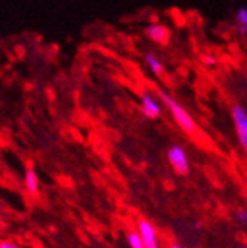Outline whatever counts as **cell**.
I'll use <instances>...</instances> for the list:
<instances>
[{
	"label": "cell",
	"mask_w": 247,
	"mask_h": 248,
	"mask_svg": "<svg viewBox=\"0 0 247 248\" xmlns=\"http://www.w3.org/2000/svg\"><path fill=\"white\" fill-rule=\"evenodd\" d=\"M234 219L237 223L240 225H247V210L246 208H240L234 213Z\"/></svg>",
	"instance_id": "10"
},
{
	"label": "cell",
	"mask_w": 247,
	"mask_h": 248,
	"mask_svg": "<svg viewBox=\"0 0 247 248\" xmlns=\"http://www.w3.org/2000/svg\"><path fill=\"white\" fill-rule=\"evenodd\" d=\"M169 248H183V247H182V245H179V244H172Z\"/></svg>",
	"instance_id": "14"
},
{
	"label": "cell",
	"mask_w": 247,
	"mask_h": 248,
	"mask_svg": "<svg viewBox=\"0 0 247 248\" xmlns=\"http://www.w3.org/2000/svg\"><path fill=\"white\" fill-rule=\"evenodd\" d=\"M138 232L142 236L145 248H160L157 231L152 226V223H149L148 220H139L138 222Z\"/></svg>",
	"instance_id": "4"
},
{
	"label": "cell",
	"mask_w": 247,
	"mask_h": 248,
	"mask_svg": "<svg viewBox=\"0 0 247 248\" xmlns=\"http://www.w3.org/2000/svg\"><path fill=\"white\" fill-rule=\"evenodd\" d=\"M204 62H206V64H214V62H216V59H214V56H212V55H204Z\"/></svg>",
	"instance_id": "12"
},
{
	"label": "cell",
	"mask_w": 247,
	"mask_h": 248,
	"mask_svg": "<svg viewBox=\"0 0 247 248\" xmlns=\"http://www.w3.org/2000/svg\"><path fill=\"white\" fill-rule=\"evenodd\" d=\"M167 160L172 170L178 176H187L190 173V160L181 145H172L167 151Z\"/></svg>",
	"instance_id": "2"
},
{
	"label": "cell",
	"mask_w": 247,
	"mask_h": 248,
	"mask_svg": "<svg viewBox=\"0 0 247 248\" xmlns=\"http://www.w3.org/2000/svg\"><path fill=\"white\" fill-rule=\"evenodd\" d=\"M238 31H240L241 34H246L247 33V25H240L238 27Z\"/></svg>",
	"instance_id": "13"
},
{
	"label": "cell",
	"mask_w": 247,
	"mask_h": 248,
	"mask_svg": "<svg viewBox=\"0 0 247 248\" xmlns=\"http://www.w3.org/2000/svg\"><path fill=\"white\" fill-rule=\"evenodd\" d=\"M145 34L157 43H167L169 37H170V33L169 30L165 27V25H160V24H151L145 28Z\"/></svg>",
	"instance_id": "6"
},
{
	"label": "cell",
	"mask_w": 247,
	"mask_h": 248,
	"mask_svg": "<svg viewBox=\"0 0 247 248\" xmlns=\"http://www.w3.org/2000/svg\"><path fill=\"white\" fill-rule=\"evenodd\" d=\"M126 239H128V244L131 248H145L142 236L139 235V232H128Z\"/></svg>",
	"instance_id": "9"
},
{
	"label": "cell",
	"mask_w": 247,
	"mask_h": 248,
	"mask_svg": "<svg viewBox=\"0 0 247 248\" xmlns=\"http://www.w3.org/2000/svg\"><path fill=\"white\" fill-rule=\"evenodd\" d=\"M0 248H21L19 245H16L15 242H11V241H3L0 244Z\"/></svg>",
	"instance_id": "11"
},
{
	"label": "cell",
	"mask_w": 247,
	"mask_h": 248,
	"mask_svg": "<svg viewBox=\"0 0 247 248\" xmlns=\"http://www.w3.org/2000/svg\"><path fill=\"white\" fill-rule=\"evenodd\" d=\"M144 59L147 62V65L149 67V70L154 73V74H157V76H162L163 71H165V65H163V62L154 55L151 52H145L144 53Z\"/></svg>",
	"instance_id": "7"
},
{
	"label": "cell",
	"mask_w": 247,
	"mask_h": 248,
	"mask_svg": "<svg viewBox=\"0 0 247 248\" xmlns=\"http://www.w3.org/2000/svg\"><path fill=\"white\" fill-rule=\"evenodd\" d=\"M141 108H142V112L147 118H151V120H156L162 115V105L160 102L154 98L149 93H142L141 96Z\"/></svg>",
	"instance_id": "5"
},
{
	"label": "cell",
	"mask_w": 247,
	"mask_h": 248,
	"mask_svg": "<svg viewBox=\"0 0 247 248\" xmlns=\"http://www.w3.org/2000/svg\"><path fill=\"white\" fill-rule=\"evenodd\" d=\"M160 98L163 101V104L167 107V109L170 111L175 123L178 126L187 133V135H197L198 129H197V124L194 121V118L191 117V114L185 109L175 98H172L169 93L166 92H160Z\"/></svg>",
	"instance_id": "1"
},
{
	"label": "cell",
	"mask_w": 247,
	"mask_h": 248,
	"mask_svg": "<svg viewBox=\"0 0 247 248\" xmlns=\"http://www.w3.org/2000/svg\"><path fill=\"white\" fill-rule=\"evenodd\" d=\"M25 186H27V191L32 194V195H37L39 192V179L37 174L34 171V169H28L25 173Z\"/></svg>",
	"instance_id": "8"
},
{
	"label": "cell",
	"mask_w": 247,
	"mask_h": 248,
	"mask_svg": "<svg viewBox=\"0 0 247 248\" xmlns=\"http://www.w3.org/2000/svg\"><path fill=\"white\" fill-rule=\"evenodd\" d=\"M231 117L234 121V127H235L238 140L247 154V111L240 104H235L231 108Z\"/></svg>",
	"instance_id": "3"
}]
</instances>
